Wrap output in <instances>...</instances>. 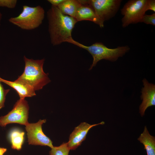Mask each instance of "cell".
I'll return each mask as SVG.
<instances>
[{
	"mask_svg": "<svg viewBox=\"0 0 155 155\" xmlns=\"http://www.w3.org/2000/svg\"><path fill=\"white\" fill-rule=\"evenodd\" d=\"M65 0H48L47 1L51 3L52 5L58 7L61 3L63 2Z\"/></svg>",
	"mask_w": 155,
	"mask_h": 155,
	"instance_id": "obj_21",
	"label": "cell"
},
{
	"mask_svg": "<svg viewBox=\"0 0 155 155\" xmlns=\"http://www.w3.org/2000/svg\"><path fill=\"white\" fill-rule=\"evenodd\" d=\"M25 67L23 73L15 80L28 85L35 91L41 89L51 82L48 73L43 70L44 59L34 60L24 57Z\"/></svg>",
	"mask_w": 155,
	"mask_h": 155,
	"instance_id": "obj_2",
	"label": "cell"
},
{
	"mask_svg": "<svg viewBox=\"0 0 155 155\" xmlns=\"http://www.w3.org/2000/svg\"><path fill=\"white\" fill-rule=\"evenodd\" d=\"M46 121V119H40L36 123H28L26 125L29 144L47 146L51 148L54 147L52 142L44 134L42 129V125Z\"/></svg>",
	"mask_w": 155,
	"mask_h": 155,
	"instance_id": "obj_8",
	"label": "cell"
},
{
	"mask_svg": "<svg viewBox=\"0 0 155 155\" xmlns=\"http://www.w3.org/2000/svg\"><path fill=\"white\" fill-rule=\"evenodd\" d=\"M0 81L15 89L19 95L20 99H24L26 97H32L36 95L34 90L30 86L25 84L15 81L12 82L7 80L0 77Z\"/></svg>",
	"mask_w": 155,
	"mask_h": 155,
	"instance_id": "obj_12",
	"label": "cell"
},
{
	"mask_svg": "<svg viewBox=\"0 0 155 155\" xmlns=\"http://www.w3.org/2000/svg\"><path fill=\"white\" fill-rule=\"evenodd\" d=\"M90 3L100 21L104 22L114 17L118 12L121 0H90Z\"/></svg>",
	"mask_w": 155,
	"mask_h": 155,
	"instance_id": "obj_7",
	"label": "cell"
},
{
	"mask_svg": "<svg viewBox=\"0 0 155 155\" xmlns=\"http://www.w3.org/2000/svg\"><path fill=\"white\" fill-rule=\"evenodd\" d=\"M29 110L27 101L25 99H20L16 102L11 111L6 115L0 117V126L5 127L7 125L12 123L26 126L29 123Z\"/></svg>",
	"mask_w": 155,
	"mask_h": 155,
	"instance_id": "obj_6",
	"label": "cell"
},
{
	"mask_svg": "<svg viewBox=\"0 0 155 155\" xmlns=\"http://www.w3.org/2000/svg\"><path fill=\"white\" fill-rule=\"evenodd\" d=\"M1 82L0 81V109L4 107L6 95L10 90L5 89Z\"/></svg>",
	"mask_w": 155,
	"mask_h": 155,
	"instance_id": "obj_17",
	"label": "cell"
},
{
	"mask_svg": "<svg viewBox=\"0 0 155 155\" xmlns=\"http://www.w3.org/2000/svg\"><path fill=\"white\" fill-rule=\"evenodd\" d=\"M70 150L67 143H63L58 146H54L49 151L50 155H69Z\"/></svg>",
	"mask_w": 155,
	"mask_h": 155,
	"instance_id": "obj_16",
	"label": "cell"
},
{
	"mask_svg": "<svg viewBox=\"0 0 155 155\" xmlns=\"http://www.w3.org/2000/svg\"><path fill=\"white\" fill-rule=\"evenodd\" d=\"M142 82L144 87L141 89L140 96L142 102L139 106V113L142 117L148 108L155 105V85L149 83L145 78Z\"/></svg>",
	"mask_w": 155,
	"mask_h": 155,
	"instance_id": "obj_10",
	"label": "cell"
},
{
	"mask_svg": "<svg viewBox=\"0 0 155 155\" xmlns=\"http://www.w3.org/2000/svg\"><path fill=\"white\" fill-rule=\"evenodd\" d=\"M2 18V14L0 12V22L1 21Z\"/></svg>",
	"mask_w": 155,
	"mask_h": 155,
	"instance_id": "obj_23",
	"label": "cell"
},
{
	"mask_svg": "<svg viewBox=\"0 0 155 155\" xmlns=\"http://www.w3.org/2000/svg\"><path fill=\"white\" fill-rule=\"evenodd\" d=\"M66 42L84 49L91 54L93 61L89 70L95 67L100 60L105 59L111 62L115 61L130 50V47L127 45L119 46L114 49L109 48L100 42H96L90 46H86L75 41L72 38L67 40Z\"/></svg>",
	"mask_w": 155,
	"mask_h": 155,
	"instance_id": "obj_3",
	"label": "cell"
},
{
	"mask_svg": "<svg viewBox=\"0 0 155 155\" xmlns=\"http://www.w3.org/2000/svg\"><path fill=\"white\" fill-rule=\"evenodd\" d=\"M147 10H151L155 12V0H148L147 4Z\"/></svg>",
	"mask_w": 155,
	"mask_h": 155,
	"instance_id": "obj_20",
	"label": "cell"
},
{
	"mask_svg": "<svg viewBox=\"0 0 155 155\" xmlns=\"http://www.w3.org/2000/svg\"><path fill=\"white\" fill-rule=\"evenodd\" d=\"M17 0H0V7H5L13 9L15 7Z\"/></svg>",
	"mask_w": 155,
	"mask_h": 155,
	"instance_id": "obj_19",
	"label": "cell"
},
{
	"mask_svg": "<svg viewBox=\"0 0 155 155\" xmlns=\"http://www.w3.org/2000/svg\"><path fill=\"white\" fill-rule=\"evenodd\" d=\"M137 140L144 145L147 155H155V137L150 134L146 126Z\"/></svg>",
	"mask_w": 155,
	"mask_h": 155,
	"instance_id": "obj_13",
	"label": "cell"
},
{
	"mask_svg": "<svg viewBox=\"0 0 155 155\" xmlns=\"http://www.w3.org/2000/svg\"><path fill=\"white\" fill-rule=\"evenodd\" d=\"M25 133L17 128L11 130L9 132L8 137L12 149L20 150L24 141Z\"/></svg>",
	"mask_w": 155,
	"mask_h": 155,
	"instance_id": "obj_15",
	"label": "cell"
},
{
	"mask_svg": "<svg viewBox=\"0 0 155 155\" xmlns=\"http://www.w3.org/2000/svg\"><path fill=\"white\" fill-rule=\"evenodd\" d=\"M44 11L40 5L31 7L23 6V10L17 16L10 18L8 21L21 29L31 30L38 27L42 23Z\"/></svg>",
	"mask_w": 155,
	"mask_h": 155,
	"instance_id": "obj_4",
	"label": "cell"
},
{
	"mask_svg": "<svg viewBox=\"0 0 155 155\" xmlns=\"http://www.w3.org/2000/svg\"><path fill=\"white\" fill-rule=\"evenodd\" d=\"M81 5L78 8L75 17L77 21L89 20L98 25L101 28H103L104 24L97 18L89 0H81Z\"/></svg>",
	"mask_w": 155,
	"mask_h": 155,
	"instance_id": "obj_11",
	"label": "cell"
},
{
	"mask_svg": "<svg viewBox=\"0 0 155 155\" xmlns=\"http://www.w3.org/2000/svg\"><path fill=\"white\" fill-rule=\"evenodd\" d=\"M104 122L102 121L99 123L93 125L86 122L81 123L76 127L70 134L67 145L70 150H75L80 146L85 139L86 136L89 130L92 127L100 125H103Z\"/></svg>",
	"mask_w": 155,
	"mask_h": 155,
	"instance_id": "obj_9",
	"label": "cell"
},
{
	"mask_svg": "<svg viewBox=\"0 0 155 155\" xmlns=\"http://www.w3.org/2000/svg\"><path fill=\"white\" fill-rule=\"evenodd\" d=\"M81 4V0H65L57 7L64 14L75 18L77 11Z\"/></svg>",
	"mask_w": 155,
	"mask_h": 155,
	"instance_id": "obj_14",
	"label": "cell"
},
{
	"mask_svg": "<svg viewBox=\"0 0 155 155\" xmlns=\"http://www.w3.org/2000/svg\"><path fill=\"white\" fill-rule=\"evenodd\" d=\"M47 16L49 32L53 45L60 44L72 38V31L78 22L75 18L64 14L57 7L52 5Z\"/></svg>",
	"mask_w": 155,
	"mask_h": 155,
	"instance_id": "obj_1",
	"label": "cell"
},
{
	"mask_svg": "<svg viewBox=\"0 0 155 155\" xmlns=\"http://www.w3.org/2000/svg\"><path fill=\"white\" fill-rule=\"evenodd\" d=\"M148 0H130L128 1L121 9L123 16L121 19L123 28L131 24L140 22L147 10Z\"/></svg>",
	"mask_w": 155,
	"mask_h": 155,
	"instance_id": "obj_5",
	"label": "cell"
},
{
	"mask_svg": "<svg viewBox=\"0 0 155 155\" xmlns=\"http://www.w3.org/2000/svg\"><path fill=\"white\" fill-rule=\"evenodd\" d=\"M7 150V149L6 148L0 147V155H3Z\"/></svg>",
	"mask_w": 155,
	"mask_h": 155,
	"instance_id": "obj_22",
	"label": "cell"
},
{
	"mask_svg": "<svg viewBox=\"0 0 155 155\" xmlns=\"http://www.w3.org/2000/svg\"><path fill=\"white\" fill-rule=\"evenodd\" d=\"M140 22H144L147 24L155 25V13L150 15L145 14L142 18Z\"/></svg>",
	"mask_w": 155,
	"mask_h": 155,
	"instance_id": "obj_18",
	"label": "cell"
}]
</instances>
